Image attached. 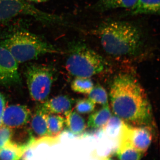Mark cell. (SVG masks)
Listing matches in <instances>:
<instances>
[{
  "label": "cell",
  "mask_w": 160,
  "mask_h": 160,
  "mask_svg": "<svg viewBox=\"0 0 160 160\" xmlns=\"http://www.w3.org/2000/svg\"><path fill=\"white\" fill-rule=\"evenodd\" d=\"M112 112L122 122L133 126H149L152 122L151 105L137 79L126 73L117 76L110 87Z\"/></svg>",
  "instance_id": "cell-1"
},
{
  "label": "cell",
  "mask_w": 160,
  "mask_h": 160,
  "mask_svg": "<svg viewBox=\"0 0 160 160\" xmlns=\"http://www.w3.org/2000/svg\"><path fill=\"white\" fill-rule=\"evenodd\" d=\"M106 53L115 57H134L142 52L145 39L142 29L126 21H111L93 31Z\"/></svg>",
  "instance_id": "cell-2"
},
{
  "label": "cell",
  "mask_w": 160,
  "mask_h": 160,
  "mask_svg": "<svg viewBox=\"0 0 160 160\" xmlns=\"http://www.w3.org/2000/svg\"><path fill=\"white\" fill-rule=\"evenodd\" d=\"M18 63L36 59L46 54L60 53L59 49L32 32L19 30L9 33L0 42Z\"/></svg>",
  "instance_id": "cell-3"
},
{
  "label": "cell",
  "mask_w": 160,
  "mask_h": 160,
  "mask_svg": "<svg viewBox=\"0 0 160 160\" xmlns=\"http://www.w3.org/2000/svg\"><path fill=\"white\" fill-rule=\"evenodd\" d=\"M69 50L66 68L72 76L90 78L107 68L105 59L86 43L74 41L69 45Z\"/></svg>",
  "instance_id": "cell-4"
},
{
  "label": "cell",
  "mask_w": 160,
  "mask_h": 160,
  "mask_svg": "<svg viewBox=\"0 0 160 160\" xmlns=\"http://www.w3.org/2000/svg\"><path fill=\"white\" fill-rule=\"evenodd\" d=\"M25 74L32 99L37 102H45L49 97L55 78L54 68L42 64H32L27 67Z\"/></svg>",
  "instance_id": "cell-5"
},
{
  "label": "cell",
  "mask_w": 160,
  "mask_h": 160,
  "mask_svg": "<svg viewBox=\"0 0 160 160\" xmlns=\"http://www.w3.org/2000/svg\"><path fill=\"white\" fill-rule=\"evenodd\" d=\"M20 15L32 17L47 24H62L64 22L60 17L42 11L25 0H0V23L6 22Z\"/></svg>",
  "instance_id": "cell-6"
},
{
  "label": "cell",
  "mask_w": 160,
  "mask_h": 160,
  "mask_svg": "<svg viewBox=\"0 0 160 160\" xmlns=\"http://www.w3.org/2000/svg\"><path fill=\"white\" fill-rule=\"evenodd\" d=\"M119 135V140L128 142L143 154L148 151L152 142L149 126H132L122 122Z\"/></svg>",
  "instance_id": "cell-7"
},
{
  "label": "cell",
  "mask_w": 160,
  "mask_h": 160,
  "mask_svg": "<svg viewBox=\"0 0 160 160\" xmlns=\"http://www.w3.org/2000/svg\"><path fill=\"white\" fill-rule=\"evenodd\" d=\"M21 82L18 63L7 49L0 46V86L8 87Z\"/></svg>",
  "instance_id": "cell-8"
},
{
  "label": "cell",
  "mask_w": 160,
  "mask_h": 160,
  "mask_svg": "<svg viewBox=\"0 0 160 160\" xmlns=\"http://www.w3.org/2000/svg\"><path fill=\"white\" fill-rule=\"evenodd\" d=\"M31 117V111L27 106L10 105L4 109L2 116V125L11 128H18L27 124Z\"/></svg>",
  "instance_id": "cell-9"
},
{
  "label": "cell",
  "mask_w": 160,
  "mask_h": 160,
  "mask_svg": "<svg viewBox=\"0 0 160 160\" xmlns=\"http://www.w3.org/2000/svg\"><path fill=\"white\" fill-rule=\"evenodd\" d=\"M75 101L67 95H59L46 100L41 105L47 113L66 114L72 110Z\"/></svg>",
  "instance_id": "cell-10"
},
{
  "label": "cell",
  "mask_w": 160,
  "mask_h": 160,
  "mask_svg": "<svg viewBox=\"0 0 160 160\" xmlns=\"http://www.w3.org/2000/svg\"><path fill=\"white\" fill-rule=\"evenodd\" d=\"M47 114L48 113L42 106H40L32 118L31 127L32 132L31 133L32 135L34 133L38 139L50 138L48 137Z\"/></svg>",
  "instance_id": "cell-11"
},
{
  "label": "cell",
  "mask_w": 160,
  "mask_h": 160,
  "mask_svg": "<svg viewBox=\"0 0 160 160\" xmlns=\"http://www.w3.org/2000/svg\"><path fill=\"white\" fill-rule=\"evenodd\" d=\"M112 116L109 104L89 115L87 127L91 129L105 128Z\"/></svg>",
  "instance_id": "cell-12"
},
{
  "label": "cell",
  "mask_w": 160,
  "mask_h": 160,
  "mask_svg": "<svg viewBox=\"0 0 160 160\" xmlns=\"http://www.w3.org/2000/svg\"><path fill=\"white\" fill-rule=\"evenodd\" d=\"M65 115V125L68 131L74 135H81L86 128L85 120L76 111L72 110Z\"/></svg>",
  "instance_id": "cell-13"
},
{
  "label": "cell",
  "mask_w": 160,
  "mask_h": 160,
  "mask_svg": "<svg viewBox=\"0 0 160 160\" xmlns=\"http://www.w3.org/2000/svg\"><path fill=\"white\" fill-rule=\"evenodd\" d=\"M138 0H98L92 6L95 11L104 12L120 8L130 9Z\"/></svg>",
  "instance_id": "cell-14"
},
{
  "label": "cell",
  "mask_w": 160,
  "mask_h": 160,
  "mask_svg": "<svg viewBox=\"0 0 160 160\" xmlns=\"http://www.w3.org/2000/svg\"><path fill=\"white\" fill-rule=\"evenodd\" d=\"M130 14H159L160 0H138L131 9Z\"/></svg>",
  "instance_id": "cell-15"
},
{
  "label": "cell",
  "mask_w": 160,
  "mask_h": 160,
  "mask_svg": "<svg viewBox=\"0 0 160 160\" xmlns=\"http://www.w3.org/2000/svg\"><path fill=\"white\" fill-rule=\"evenodd\" d=\"M48 137L58 140L65 126V118L60 114L48 113L47 116Z\"/></svg>",
  "instance_id": "cell-16"
},
{
  "label": "cell",
  "mask_w": 160,
  "mask_h": 160,
  "mask_svg": "<svg viewBox=\"0 0 160 160\" xmlns=\"http://www.w3.org/2000/svg\"><path fill=\"white\" fill-rule=\"evenodd\" d=\"M116 154L119 160H141L143 154L128 142L122 140H119Z\"/></svg>",
  "instance_id": "cell-17"
},
{
  "label": "cell",
  "mask_w": 160,
  "mask_h": 160,
  "mask_svg": "<svg viewBox=\"0 0 160 160\" xmlns=\"http://www.w3.org/2000/svg\"><path fill=\"white\" fill-rule=\"evenodd\" d=\"M25 150L24 147L10 140L0 149V160H19Z\"/></svg>",
  "instance_id": "cell-18"
},
{
  "label": "cell",
  "mask_w": 160,
  "mask_h": 160,
  "mask_svg": "<svg viewBox=\"0 0 160 160\" xmlns=\"http://www.w3.org/2000/svg\"><path fill=\"white\" fill-rule=\"evenodd\" d=\"M94 86L90 78L75 77L71 83V89L81 94H88Z\"/></svg>",
  "instance_id": "cell-19"
},
{
  "label": "cell",
  "mask_w": 160,
  "mask_h": 160,
  "mask_svg": "<svg viewBox=\"0 0 160 160\" xmlns=\"http://www.w3.org/2000/svg\"><path fill=\"white\" fill-rule=\"evenodd\" d=\"M88 98L95 104L104 106L108 104V96L107 92L104 87L98 84L93 86L91 91L88 94Z\"/></svg>",
  "instance_id": "cell-20"
},
{
  "label": "cell",
  "mask_w": 160,
  "mask_h": 160,
  "mask_svg": "<svg viewBox=\"0 0 160 160\" xmlns=\"http://www.w3.org/2000/svg\"><path fill=\"white\" fill-rule=\"evenodd\" d=\"M75 109L80 114H89L94 111L95 103L89 98L79 99L75 101Z\"/></svg>",
  "instance_id": "cell-21"
},
{
  "label": "cell",
  "mask_w": 160,
  "mask_h": 160,
  "mask_svg": "<svg viewBox=\"0 0 160 160\" xmlns=\"http://www.w3.org/2000/svg\"><path fill=\"white\" fill-rule=\"evenodd\" d=\"M13 136L12 128L5 126H0V149L11 140Z\"/></svg>",
  "instance_id": "cell-22"
},
{
  "label": "cell",
  "mask_w": 160,
  "mask_h": 160,
  "mask_svg": "<svg viewBox=\"0 0 160 160\" xmlns=\"http://www.w3.org/2000/svg\"><path fill=\"white\" fill-rule=\"evenodd\" d=\"M122 124V121L120 118L115 116L114 117L111 116L105 128L109 135H113L118 128H121Z\"/></svg>",
  "instance_id": "cell-23"
},
{
  "label": "cell",
  "mask_w": 160,
  "mask_h": 160,
  "mask_svg": "<svg viewBox=\"0 0 160 160\" xmlns=\"http://www.w3.org/2000/svg\"><path fill=\"white\" fill-rule=\"evenodd\" d=\"M6 100L5 97L0 92V126H2V119L3 112L6 108Z\"/></svg>",
  "instance_id": "cell-24"
},
{
  "label": "cell",
  "mask_w": 160,
  "mask_h": 160,
  "mask_svg": "<svg viewBox=\"0 0 160 160\" xmlns=\"http://www.w3.org/2000/svg\"><path fill=\"white\" fill-rule=\"evenodd\" d=\"M26 1H29V2H34L36 3H42L46 2L48 0H25Z\"/></svg>",
  "instance_id": "cell-25"
},
{
  "label": "cell",
  "mask_w": 160,
  "mask_h": 160,
  "mask_svg": "<svg viewBox=\"0 0 160 160\" xmlns=\"http://www.w3.org/2000/svg\"><path fill=\"white\" fill-rule=\"evenodd\" d=\"M102 160H113L112 159L110 158H103Z\"/></svg>",
  "instance_id": "cell-26"
}]
</instances>
